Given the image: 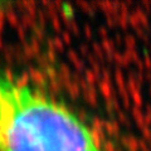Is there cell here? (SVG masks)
I'll use <instances>...</instances> for the list:
<instances>
[{"instance_id":"obj_1","label":"cell","mask_w":151,"mask_h":151,"mask_svg":"<svg viewBox=\"0 0 151 151\" xmlns=\"http://www.w3.org/2000/svg\"><path fill=\"white\" fill-rule=\"evenodd\" d=\"M0 151H106L62 103L0 72Z\"/></svg>"}]
</instances>
